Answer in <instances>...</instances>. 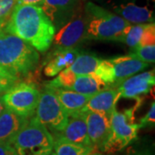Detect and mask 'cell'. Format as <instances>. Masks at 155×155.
I'll return each mask as SVG.
<instances>
[{"instance_id":"2","label":"cell","mask_w":155,"mask_h":155,"mask_svg":"<svg viewBox=\"0 0 155 155\" xmlns=\"http://www.w3.org/2000/svg\"><path fill=\"white\" fill-rule=\"evenodd\" d=\"M40 56L32 46L5 31L0 34V68L20 80L38 66Z\"/></svg>"},{"instance_id":"13","label":"cell","mask_w":155,"mask_h":155,"mask_svg":"<svg viewBox=\"0 0 155 155\" xmlns=\"http://www.w3.org/2000/svg\"><path fill=\"white\" fill-rule=\"evenodd\" d=\"M53 137L54 139H62L74 144L92 147L87 132L85 112L80 111L69 116L68 122L64 129L60 133L53 134Z\"/></svg>"},{"instance_id":"28","label":"cell","mask_w":155,"mask_h":155,"mask_svg":"<svg viewBox=\"0 0 155 155\" xmlns=\"http://www.w3.org/2000/svg\"><path fill=\"white\" fill-rule=\"evenodd\" d=\"M0 155H17V153L11 145L0 144Z\"/></svg>"},{"instance_id":"31","label":"cell","mask_w":155,"mask_h":155,"mask_svg":"<svg viewBox=\"0 0 155 155\" xmlns=\"http://www.w3.org/2000/svg\"><path fill=\"white\" fill-rule=\"evenodd\" d=\"M8 21H0V34L5 31L6 24H7Z\"/></svg>"},{"instance_id":"5","label":"cell","mask_w":155,"mask_h":155,"mask_svg":"<svg viewBox=\"0 0 155 155\" xmlns=\"http://www.w3.org/2000/svg\"><path fill=\"white\" fill-rule=\"evenodd\" d=\"M148 66L149 64L128 54L109 60H101L94 74L109 87L117 88L124 80L137 74Z\"/></svg>"},{"instance_id":"9","label":"cell","mask_w":155,"mask_h":155,"mask_svg":"<svg viewBox=\"0 0 155 155\" xmlns=\"http://www.w3.org/2000/svg\"><path fill=\"white\" fill-rule=\"evenodd\" d=\"M46 87L66 89L91 97L109 86L95 74L78 76L67 68L60 72L54 80L47 84Z\"/></svg>"},{"instance_id":"25","label":"cell","mask_w":155,"mask_h":155,"mask_svg":"<svg viewBox=\"0 0 155 155\" xmlns=\"http://www.w3.org/2000/svg\"><path fill=\"white\" fill-rule=\"evenodd\" d=\"M16 5V0H0V21L9 20Z\"/></svg>"},{"instance_id":"7","label":"cell","mask_w":155,"mask_h":155,"mask_svg":"<svg viewBox=\"0 0 155 155\" xmlns=\"http://www.w3.org/2000/svg\"><path fill=\"white\" fill-rule=\"evenodd\" d=\"M35 116L47 127L52 135L62 131L69 118L67 112L59 101L55 93L48 87L40 93Z\"/></svg>"},{"instance_id":"20","label":"cell","mask_w":155,"mask_h":155,"mask_svg":"<svg viewBox=\"0 0 155 155\" xmlns=\"http://www.w3.org/2000/svg\"><path fill=\"white\" fill-rule=\"evenodd\" d=\"M100 61L101 59L96 55L80 53L68 69L78 76L94 74Z\"/></svg>"},{"instance_id":"30","label":"cell","mask_w":155,"mask_h":155,"mask_svg":"<svg viewBox=\"0 0 155 155\" xmlns=\"http://www.w3.org/2000/svg\"><path fill=\"white\" fill-rule=\"evenodd\" d=\"M126 155H152L151 152L147 149H136L134 147H129Z\"/></svg>"},{"instance_id":"35","label":"cell","mask_w":155,"mask_h":155,"mask_svg":"<svg viewBox=\"0 0 155 155\" xmlns=\"http://www.w3.org/2000/svg\"><path fill=\"white\" fill-rule=\"evenodd\" d=\"M44 155H55V154H54V152H51V153H47V154H44Z\"/></svg>"},{"instance_id":"11","label":"cell","mask_w":155,"mask_h":155,"mask_svg":"<svg viewBox=\"0 0 155 155\" xmlns=\"http://www.w3.org/2000/svg\"><path fill=\"white\" fill-rule=\"evenodd\" d=\"M85 121L90 141L95 150L103 152L110 135V117L95 112H85Z\"/></svg>"},{"instance_id":"33","label":"cell","mask_w":155,"mask_h":155,"mask_svg":"<svg viewBox=\"0 0 155 155\" xmlns=\"http://www.w3.org/2000/svg\"><path fill=\"white\" fill-rule=\"evenodd\" d=\"M0 75H8V74H7V73H5V72H4V71H3V70L0 68ZM9 76H10V75H9Z\"/></svg>"},{"instance_id":"21","label":"cell","mask_w":155,"mask_h":155,"mask_svg":"<svg viewBox=\"0 0 155 155\" xmlns=\"http://www.w3.org/2000/svg\"><path fill=\"white\" fill-rule=\"evenodd\" d=\"M54 140L53 152L55 155H90L96 151L92 147L74 144L62 139Z\"/></svg>"},{"instance_id":"32","label":"cell","mask_w":155,"mask_h":155,"mask_svg":"<svg viewBox=\"0 0 155 155\" xmlns=\"http://www.w3.org/2000/svg\"><path fill=\"white\" fill-rule=\"evenodd\" d=\"M5 105H4V104H3V102H2V99H1V97H0V115H1V113L3 112V110H5Z\"/></svg>"},{"instance_id":"18","label":"cell","mask_w":155,"mask_h":155,"mask_svg":"<svg viewBox=\"0 0 155 155\" xmlns=\"http://www.w3.org/2000/svg\"><path fill=\"white\" fill-rule=\"evenodd\" d=\"M116 12L129 23L145 24L154 22L153 12L147 7H141L129 3L116 8Z\"/></svg>"},{"instance_id":"29","label":"cell","mask_w":155,"mask_h":155,"mask_svg":"<svg viewBox=\"0 0 155 155\" xmlns=\"http://www.w3.org/2000/svg\"><path fill=\"white\" fill-rule=\"evenodd\" d=\"M17 5H27L41 7L44 3V0H16Z\"/></svg>"},{"instance_id":"15","label":"cell","mask_w":155,"mask_h":155,"mask_svg":"<svg viewBox=\"0 0 155 155\" xmlns=\"http://www.w3.org/2000/svg\"><path fill=\"white\" fill-rule=\"evenodd\" d=\"M119 99L117 89L108 87L91 96L82 111L99 113L110 118L113 111L116 110V104Z\"/></svg>"},{"instance_id":"10","label":"cell","mask_w":155,"mask_h":155,"mask_svg":"<svg viewBox=\"0 0 155 155\" xmlns=\"http://www.w3.org/2000/svg\"><path fill=\"white\" fill-rule=\"evenodd\" d=\"M86 17L82 15L75 16L54 34L53 39L54 49L73 48L86 39Z\"/></svg>"},{"instance_id":"12","label":"cell","mask_w":155,"mask_h":155,"mask_svg":"<svg viewBox=\"0 0 155 155\" xmlns=\"http://www.w3.org/2000/svg\"><path fill=\"white\" fill-rule=\"evenodd\" d=\"M154 70L134 75L124 80L118 87L117 91L121 98L140 99V96L147 95L154 86Z\"/></svg>"},{"instance_id":"6","label":"cell","mask_w":155,"mask_h":155,"mask_svg":"<svg viewBox=\"0 0 155 155\" xmlns=\"http://www.w3.org/2000/svg\"><path fill=\"white\" fill-rule=\"evenodd\" d=\"M134 109L125 112L113 111L110 118V135L106 143L104 153H110L123 149L137 139L139 123L134 122Z\"/></svg>"},{"instance_id":"24","label":"cell","mask_w":155,"mask_h":155,"mask_svg":"<svg viewBox=\"0 0 155 155\" xmlns=\"http://www.w3.org/2000/svg\"><path fill=\"white\" fill-rule=\"evenodd\" d=\"M155 45V25L154 22L147 23V26L140 41L139 47Z\"/></svg>"},{"instance_id":"17","label":"cell","mask_w":155,"mask_h":155,"mask_svg":"<svg viewBox=\"0 0 155 155\" xmlns=\"http://www.w3.org/2000/svg\"><path fill=\"white\" fill-rule=\"evenodd\" d=\"M57 96L59 101L67 112L68 116H72L82 111L84 107L90 99V96L79 94L70 90L62 88H49Z\"/></svg>"},{"instance_id":"22","label":"cell","mask_w":155,"mask_h":155,"mask_svg":"<svg viewBox=\"0 0 155 155\" xmlns=\"http://www.w3.org/2000/svg\"><path fill=\"white\" fill-rule=\"evenodd\" d=\"M146 26H147V23L131 25L128 28L127 33L125 35L123 42H125L132 49L138 48Z\"/></svg>"},{"instance_id":"4","label":"cell","mask_w":155,"mask_h":155,"mask_svg":"<svg viewBox=\"0 0 155 155\" xmlns=\"http://www.w3.org/2000/svg\"><path fill=\"white\" fill-rule=\"evenodd\" d=\"M54 143L52 134L33 116L17 134L12 147L17 155H44L53 152Z\"/></svg>"},{"instance_id":"19","label":"cell","mask_w":155,"mask_h":155,"mask_svg":"<svg viewBox=\"0 0 155 155\" xmlns=\"http://www.w3.org/2000/svg\"><path fill=\"white\" fill-rule=\"evenodd\" d=\"M76 4L77 0H44L41 9L55 27L57 22L69 17V13L76 7Z\"/></svg>"},{"instance_id":"26","label":"cell","mask_w":155,"mask_h":155,"mask_svg":"<svg viewBox=\"0 0 155 155\" xmlns=\"http://www.w3.org/2000/svg\"><path fill=\"white\" fill-rule=\"evenodd\" d=\"M155 122V103L153 102L151 107H150L149 110L148 112L146 114V116L144 117H142L140 122H139V125L140 127H147V126H153Z\"/></svg>"},{"instance_id":"1","label":"cell","mask_w":155,"mask_h":155,"mask_svg":"<svg viewBox=\"0 0 155 155\" xmlns=\"http://www.w3.org/2000/svg\"><path fill=\"white\" fill-rule=\"evenodd\" d=\"M5 31L21 38L36 51L44 53L52 45L55 27L41 7L16 5Z\"/></svg>"},{"instance_id":"27","label":"cell","mask_w":155,"mask_h":155,"mask_svg":"<svg viewBox=\"0 0 155 155\" xmlns=\"http://www.w3.org/2000/svg\"><path fill=\"white\" fill-rule=\"evenodd\" d=\"M19 80L9 75H0V97L5 94Z\"/></svg>"},{"instance_id":"16","label":"cell","mask_w":155,"mask_h":155,"mask_svg":"<svg viewBox=\"0 0 155 155\" xmlns=\"http://www.w3.org/2000/svg\"><path fill=\"white\" fill-rule=\"evenodd\" d=\"M80 50L76 48L67 49H54L44 62V73L48 77H54L63 70L71 67Z\"/></svg>"},{"instance_id":"8","label":"cell","mask_w":155,"mask_h":155,"mask_svg":"<svg viewBox=\"0 0 155 155\" xmlns=\"http://www.w3.org/2000/svg\"><path fill=\"white\" fill-rule=\"evenodd\" d=\"M40 93L33 84L17 82L1 96V99L5 108L30 119L35 114Z\"/></svg>"},{"instance_id":"34","label":"cell","mask_w":155,"mask_h":155,"mask_svg":"<svg viewBox=\"0 0 155 155\" xmlns=\"http://www.w3.org/2000/svg\"><path fill=\"white\" fill-rule=\"evenodd\" d=\"M90 155H101V153H97V152H94V153H91Z\"/></svg>"},{"instance_id":"23","label":"cell","mask_w":155,"mask_h":155,"mask_svg":"<svg viewBox=\"0 0 155 155\" xmlns=\"http://www.w3.org/2000/svg\"><path fill=\"white\" fill-rule=\"evenodd\" d=\"M129 55H131L134 58H136L147 64L154 63L155 45L138 47V48L132 50L130 52Z\"/></svg>"},{"instance_id":"3","label":"cell","mask_w":155,"mask_h":155,"mask_svg":"<svg viewBox=\"0 0 155 155\" xmlns=\"http://www.w3.org/2000/svg\"><path fill=\"white\" fill-rule=\"evenodd\" d=\"M86 39L123 42L131 23L93 3L85 5Z\"/></svg>"},{"instance_id":"14","label":"cell","mask_w":155,"mask_h":155,"mask_svg":"<svg viewBox=\"0 0 155 155\" xmlns=\"http://www.w3.org/2000/svg\"><path fill=\"white\" fill-rule=\"evenodd\" d=\"M28 121V118L5 108L0 115V144L12 146L15 138Z\"/></svg>"}]
</instances>
